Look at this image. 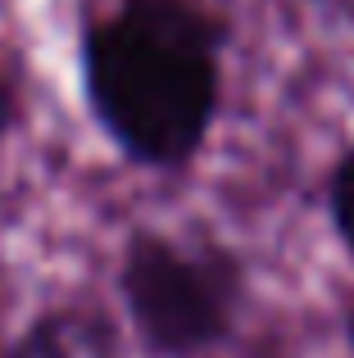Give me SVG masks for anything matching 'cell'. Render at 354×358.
Wrapping results in <instances>:
<instances>
[{"mask_svg": "<svg viewBox=\"0 0 354 358\" xmlns=\"http://www.w3.org/2000/svg\"><path fill=\"white\" fill-rule=\"evenodd\" d=\"M332 213H337L341 236H346V241H350V250H354V150H350L346 164H341L337 186H332Z\"/></svg>", "mask_w": 354, "mask_h": 358, "instance_id": "4", "label": "cell"}, {"mask_svg": "<svg viewBox=\"0 0 354 358\" xmlns=\"http://www.w3.org/2000/svg\"><path fill=\"white\" fill-rule=\"evenodd\" d=\"M350 341H354V313H350Z\"/></svg>", "mask_w": 354, "mask_h": 358, "instance_id": "6", "label": "cell"}, {"mask_svg": "<svg viewBox=\"0 0 354 358\" xmlns=\"http://www.w3.org/2000/svg\"><path fill=\"white\" fill-rule=\"evenodd\" d=\"M5 122H9V96L0 91V131H5Z\"/></svg>", "mask_w": 354, "mask_h": 358, "instance_id": "5", "label": "cell"}, {"mask_svg": "<svg viewBox=\"0 0 354 358\" xmlns=\"http://www.w3.org/2000/svg\"><path fill=\"white\" fill-rule=\"evenodd\" d=\"M9 358H118L114 331L87 313H50L23 331Z\"/></svg>", "mask_w": 354, "mask_h": 358, "instance_id": "3", "label": "cell"}, {"mask_svg": "<svg viewBox=\"0 0 354 358\" xmlns=\"http://www.w3.org/2000/svg\"><path fill=\"white\" fill-rule=\"evenodd\" d=\"M123 290L146 345L164 358L209 350L236 308L232 263L213 250H182L173 241H136Z\"/></svg>", "mask_w": 354, "mask_h": 358, "instance_id": "2", "label": "cell"}, {"mask_svg": "<svg viewBox=\"0 0 354 358\" xmlns=\"http://www.w3.org/2000/svg\"><path fill=\"white\" fill-rule=\"evenodd\" d=\"M87 82L105 127L136 159L173 164L213 118V23L191 0H123L87 41Z\"/></svg>", "mask_w": 354, "mask_h": 358, "instance_id": "1", "label": "cell"}]
</instances>
